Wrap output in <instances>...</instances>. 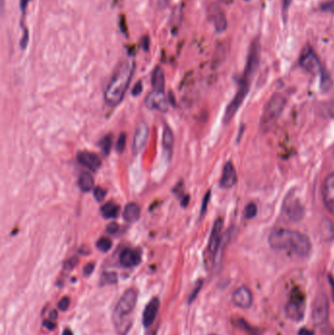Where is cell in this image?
<instances>
[{
	"label": "cell",
	"mask_w": 334,
	"mask_h": 335,
	"mask_svg": "<svg viewBox=\"0 0 334 335\" xmlns=\"http://www.w3.org/2000/svg\"><path fill=\"white\" fill-rule=\"evenodd\" d=\"M269 246L276 251H287L300 258H306L312 251V243L309 237L296 230L278 228L268 236Z\"/></svg>",
	"instance_id": "1"
},
{
	"label": "cell",
	"mask_w": 334,
	"mask_h": 335,
	"mask_svg": "<svg viewBox=\"0 0 334 335\" xmlns=\"http://www.w3.org/2000/svg\"><path fill=\"white\" fill-rule=\"evenodd\" d=\"M134 71L133 60L123 61L116 69L104 93L105 101L110 106H117L123 100Z\"/></svg>",
	"instance_id": "2"
},
{
	"label": "cell",
	"mask_w": 334,
	"mask_h": 335,
	"mask_svg": "<svg viewBox=\"0 0 334 335\" xmlns=\"http://www.w3.org/2000/svg\"><path fill=\"white\" fill-rule=\"evenodd\" d=\"M137 290L128 289L120 298L114 311V324L119 335H126L132 326V314L137 302Z\"/></svg>",
	"instance_id": "3"
},
{
	"label": "cell",
	"mask_w": 334,
	"mask_h": 335,
	"mask_svg": "<svg viewBox=\"0 0 334 335\" xmlns=\"http://www.w3.org/2000/svg\"><path fill=\"white\" fill-rule=\"evenodd\" d=\"M286 105L283 95L274 94L267 102L261 117V129L263 132L269 131L276 123Z\"/></svg>",
	"instance_id": "4"
},
{
	"label": "cell",
	"mask_w": 334,
	"mask_h": 335,
	"mask_svg": "<svg viewBox=\"0 0 334 335\" xmlns=\"http://www.w3.org/2000/svg\"><path fill=\"white\" fill-rule=\"evenodd\" d=\"M254 74H255L254 73H252L250 71L244 70V73L242 74V77H241L240 82H239L238 90H237L233 99L228 104V106L226 107L225 112H224L223 119L224 124H228L231 121V119L235 116L236 112L238 111V109L242 105L243 101L245 100V98H246V96H247V94L250 90L251 80H252V77H253Z\"/></svg>",
	"instance_id": "5"
},
{
	"label": "cell",
	"mask_w": 334,
	"mask_h": 335,
	"mask_svg": "<svg viewBox=\"0 0 334 335\" xmlns=\"http://www.w3.org/2000/svg\"><path fill=\"white\" fill-rule=\"evenodd\" d=\"M306 311V302L303 293L299 290H293L285 306L286 317L292 322L299 323L303 320Z\"/></svg>",
	"instance_id": "6"
},
{
	"label": "cell",
	"mask_w": 334,
	"mask_h": 335,
	"mask_svg": "<svg viewBox=\"0 0 334 335\" xmlns=\"http://www.w3.org/2000/svg\"><path fill=\"white\" fill-rule=\"evenodd\" d=\"M330 316L329 299L325 294L318 295L312 306V321L315 326L322 327L328 323Z\"/></svg>",
	"instance_id": "7"
},
{
	"label": "cell",
	"mask_w": 334,
	"mask_h": 335,
	"mask_svg": "<svg viewBox=\"0 0 334 335\" xmlns=\"http://www.w3.org/2000/svg\"><path fill=\"white\" fill-rule=\"evenodd\" d=\"M299 65L303 70L311 74H321L324 70L318 54L311 46H307L302 51Z\"/></svg>",
	"instance_id": "8"
},
{
	"label": "cell",
	"mask_w": 334,
	"mask_h": 335,
	"mask_svg": "<svg viewBox=\"0 0 334 335\" xmlns=\"http://www.w3.org/2000/svg\"><path fill=\"white\" fill-rule=\"evenodd\" d=\"M282 213L287 220L298 223L302 221L305 216V207L298 197L289 194L284 199L282 205Z\"/></svg>",
	"instance_id": "9"
},
{
	"label": "cell",
	"mask_w": 334,
	"mask_h": 335,
	"mask_svg": "<svg viewBox=\"0 0 334 335\" xmlns=\"http://www.w3.org/2000/svg\"><path fill=\"white\" fill-rule=\"evenodd\" d=\"M223 227V221L222 218H219L216 220V222L213 225L209 243H208V250L209 253L215 258L218 257L219 252L221 251L222 247V230Z\"/></svg>",
	"instance_id": "10"
},
{
	"label": "cell",
	"mask_w": 334,
	"mask_h": 335,
	"mask_svg": "<svg viewBox=\"0 0 334 335\" xmlns=\"http://www.w3.org/2000/svg\"><path fill=\"white\" fill-rule=\"evenodd\" d=\"M232 303L240 309H249L253 304V294L247 286H240L232 293Z\"/></svg>",
	"instance_id": "11"
},
{
	"label": "cell",
	"mask_w": 334,
	"mask_h": 335,
	"mask_svg": "<svg viewBox=\"0 0 334 335\" xmlns=\"http://www.w3.org/2000/svg\"><path fill=\"white\" fill-rule=\"evenodd\" d=\"M145 105L147 108L152 110H157L162 113L168 111V101L164 91H151L145 98Z\"/></svg>",
	"instance_id": "12"
},
{
	"label": "cell",
	"mask_w": 334,
	"mask_h": 335,
	"mask_svg": "<svg viewBox=\"0 0 334 335\" xmlns=\"http://www.w3.org/2000/svg\"><path fill=\"white\" fill-rule=\"evenodd\" d=\"M208 14L217 32L223 33L226 30L227 21L223 9L218 4H212L208 9Z\"/></svg>",
	"instance_id": "13"
},
{
	"label": "cell",
	"mask_w": 334,
	"mask_h": 335,
	"mask_svg": "<svg viewBox=\"0 0 334 335\" xmlns=\"http://www.w3.org/2000/svg\"><path fill=\"white\" fill-rule=\"evenodd\" d=\"M323 198L327 209L334 215V173L328 176L324 182Z\"/></svg>",
	"instance_id": "14"
},
{
	"label": "cell",
	"mask_w": 334,
	"mask_h": 335,
	"mask_svg": "<svg viewBox=\"0 0 334 335\" xmlns=\"http://www.w3.org/2000/svg\"><path fill=\"white\" fill-rule=\"evenodd\" d=\"M76 160L80 165L89 169L90 171H96L101 166V159L96 154L87 151L78 152L76 155Z\"/></svg>",
	"instance_id": "15"
},
{
	"label": "cell",
	"mask_w": 334,
	"mask_h": 335,
	"mask_svg": "<svg viewBox=\"0 0 334 335\" xmlns=\"http://www.w3.org/2000/svg\"><path fill=\"white\" fill-rule=\"evenodd\" d=\"M148 136V127L146 123L141 122L134 133V140H133V148L135 153H138L144 148Z\"/></svg>",
	"instance_id": "16"
},
{
	"label": "cell",
	"mask_w": 334,
	"mask_h": 335,
	"mask_svg": "<svg viewBox=\"0 0 334 335\" xmlns=\"http://www.w3.org/2000/svg\"><path fill=\"white\" fill-rule=\"evenodd\" d=\"M237 183V173L231 162H227L223 169L220 186L224 189H229Z\"/></svg>",
	"instance_id": "17"
},
{
	"label": "cell",
	"mask_w": 334,
	"mask_h": 335,
	"mask_svg": "<svg viewBox=\"0 0 334 335\" xmlns=\"http://www.w3.org/2000/svg\"><path fill=\"white\" fill-rule=\"evenodd\" d=\"M159 307H160V301L158 297H153L149 301L148 304L146 305L144 309L143 317H142V323L145 328H149L155 322V319L159 311Z\"/></svg>",
	"instance_id": "18"
},
{
	"label": "cell",
	"mask_w": 334,
	"mask_h": 335,
	"mask_svg": "<svg viewBox=\"0 0 334 335\" xmlns=\"http://www.w3.org/2000/svg\"><path fill=\"white\" fill-rule=\"evenodd\" d=\"M140 262H141V254L138 250L127 248L120 255V264L125 268L135 267Z\"/></svg>",
	"instance_id": "19"
},
{
	"label": "cell",
	"mask_w": 334,
	"mask_h": 335,
	"mask_svg": "<svg viewBox=\"0 0 334 335\" xmlns=\"http://www.w3.org/2000/svg\"><path fill=\"white\" fill-rule=\"evenodd\" d=\"M174 144H175L174 134L172 130L168 126H166L164 127V130H163V147L165 151V155L167 156V159H170L173 155Z\"/></svg>",
	"instance_id": "20"
},
{
	"label": "cell",
	"mask_w": 334,
	"mask_h": 335,
	"mask_svg": "<svg viewBox=\"0 0 334 335\" xmlns=\"http://www.w3.org/2000/svg\"><path fill=\"white\" fill-rule=\"evenodd\" d=\"M124 219L129 223H134L139 219L140 208L136 203H129L124 210Z\"/></svg>",
	"instance_id": "21"
},
{
	"label": "cell",
	"mask_w": 334,
	"mask_h": 335,
	"mask_svg": "<svg viewBox=\"0 0 334 335\" xmlns=\"http://www.w3.org/2000/svg\"><path fill=\"white\" fill-rule=\"evenodd\" d=\"M151 83L153 86V90L158 91H164L165 88V74L161 67L155 68V70L152 73L151 77Z\"/></svg>",
	"instance_id": "22"
},
{
	"label": "cell",
	"mask_w": 334,
	"mask_h": 335,
	"mask_svg": "<svg viewBox=\"0 0 334 335\" xmlns=\"http://www.w3.org/2000/svg\"><path fill=\"white\" fill-rule=\"evenodd\" d=\"M78 187L83 192H89L94 187V180L88 173H82L78 178Z\"/></svg>",
	"instance_id": "23"
},
{
	"label": "cell",
	"mask_w": 334,
	"mask_h": 335,
	"mask_svg": "<svg viewBox=\"0 0 334 335\" xmlns=\"http://www.w3.org/2000/svg\"><path fill=\"white\" fill-rule=\"evenodd\" d=\"M321 233L326 241L334 239V224L331 220L325 219L321 224Z\"/></svg>",
	"instance_id": "24"
},
{
	"label": "cell",
	"mask_w": 334,
	"mask_h": 335,
	"mask_svg": "<svg viewBox=\"0 0 334 335\" xmlns=\"http://www.w3.org/2000/svg\"><path fill=\"white\" fill-rule=\"evenodd\" d=\"M120 211V207L119 205L113 203V202H108L106 204H104L101 208V213L102 216L105 219H112V218H116L119 214Z\"/></svg>",
	"instance_id": "25"
},
{
	"label": "cell",
	"mask_w": 334,
	"mask_h": 335,
	"mask_svg": "<svg viewBox=\"0 0 334 335\" xmlns=\"http://www.w3.org/2000/svg\"><path fill=\"white\" fill-rule=\"evenodd\" d=\"M320 112L326 118H334V94L330 99L322 103Z\"/></svg>",
	"instance_id": "26"
},
{
	"label": "cell",
	"mask_w": 334,
	"mask_h": 335,
	"mask_svg": "<svg viewBox=\"0 0 334 335\" xmlns=\"http://www.w3.org/2000/svg\"><path fill=\"white\" fill-rule=\"evenodd\" d=\"M333 84H334V81H333L331 74H329L327 70L324 69L321 74V88L324 91H328L332 88Z\"/></svg>",
	"instance_id": "27"
},
{
	"label": "cell",
	"mask_w": 334,
	"mask_h": 335,
	"mask_svg": "<svg viewBox=\"0 0 334 335\" xmlns=\"http://www.w3.org/2000/svg\"><path fill=\"white\" fill-rule=\"evenodd\" d=\"M257 212H258L257 205H256L255 203H249V204L245 207L244 212H243V215H244V218H245V219L251 220V219H253L254 217H256Z\"/></svg>",
	"instance_id": "28"
},
{
	"label": "cell",
	"mask_w": 334,
	"mask_h": 335,
	"mask_svg": "<svg viewBox=\"0 0 334 335\" xmlns=\"http://www.w3.org/2000/svg\"><path fill=\"white\" fill-rule=\"evenodd\" d=\"M97 248L102 252H108L112 247V241L110 238L107 237H101L97 241Z\"/></svg>",
	"instance_id": "29"
},
{
	"label": "cell",
	"mask_w": 334,
	"mask_h": 335,
	"mask_svg": "<svg viewBox=\"0 0 334 335\" xmlns=\"http://www.w3.org/2000/svg\"><path fill=\"white\" fill-rule=\"evenodd\" d=\"M100 147L102 149V151L104 152L105 155H108L110 153V150L112 147V136L111 135H105L99 142Z\"/></svg>",
	"instance_id": "30"
},
{
	"label": "cell",
	"mask_w": 334,
	"mask_h": 335,
	"mask_svg": "<svg viewBox=\"0 0 334 335\" xmlns=\"http://www.w3.org/2000/svg\"><path fill=\"white\" fill-rule=\"evenodd\" d=\"M118 281V276L115 272H105L101 277V283L104 284H115Z\"/></svg>",
	"instance_id": "31"
},
{
	"label": "cell",
	"mask_w": 334,
	"mask_h": 335,
	"mask_svg": "<svg viewBox=\"0 0 334 335\" xmlns=\"http://www.w3.org/2000/svg\"><path fill=\"white\" fill-rule=\"evenodd\" d=\"M126 143H127V134H121L120 136H119V138H118V141H117V146H116L117 151L120 152V153H122L125 150Z\"/></svg>",
	"instance_id": "32"
},
{
	"label": "cell",
	"mask_w": 334,
	"mask_h": 335,
	"mask_svg": "<svg viewBox=\"0 0 334 335\" xmlns=\"http://www.w3.org/2000/svg\"><path fill=\"white\" fill-rule=\"evenodd\" d=\"M293 0H282V16H283V21L286 22L288 10L292 4Z\"/></svg>",
	"instance_id": "33"
},
{
	"label": "cell",
	"mask_w": 334,
	"mask_h": 335,
	"mask_svg": "<svg viewBox=\"0 0 334 335\" xmlns=\"http://www.w3.org/2000/svg\"><path fill=\"white\" fill-rule=\"evenodd\" d=\"M106 196V191L101 187H96L94 189V197L98 202H101Z\"/></svg>",
	"instance_id": "34"
},
{
	"label": "cell",
	"mask_w": 334,
	"mask_h": 335,
	"mask_svg": "<svg viewBox=\"0 0 334 335\" xmlns=\"http://www.w3.org/2000/svg\"><path fill=\"white\" fill-rule=\"evenodd\" d=\"M202 284H203L202 280H199V282H198L197 285L194 287V290L192 291V293H191L190 296H189L188 303H191V302L196 298V296L198 295V293H199V291H200V289H201V287H202Z\"/></svg>",
	"instance_id": "35"
},
{
	"label": "cell",
	"mask_w": 334,
	"mask_h": 335,
	"mask_svg": "<svg viewBox=\"0 0 334 335\" xmlns=\"http://www.w3.org/2000/svg\"><path fill=\"white\" fill-rule=\"evenodd\" d=\"M70 306V299L68 297L62 298L58 304V307L61 311H66Z\"/></svg>",
	"instance_id": "36"
},
{
	"label": "cell",
	"mask_w": 334,
	"mask_h": 335,
	"mask_svg": "<svg viewBox=\"0 0 334 335\" xmlns=\"http://www.w3.org/2000/svg\"><path fill=\"white\" fill-rule=\"evenodd\" d=\"M141 91H142V81L139 80V81L136 82L135 85L134 86V89H133L132 93H133L134 96H138V95L141 93Z\"/></svg>",
	"instance_id": "37"
},
{
	"label": "cell",
	"mask_w": 334,
	"mask_h": 335,
	"mask_svg": "<svg viewBox=\"0 0 334 335\" xmlns=\"http://www.w3.org/2000/svg\"><path fill=\"white\" fill-rule=\"evenodd\" d=\"M119 229H120V226H119L118 223H111L110 224H108V226H107V232L110 233L112 235L117 234Z\"/></svg>",
	"instance_id": "38"
},
{
	"label": "cell",
	"mask_w": 334,
	"mask_h": 335,
	"mask_svg": "<svg viewBox=\"0 0 334 335\" xmlns=\"http://www.w3.org/2000/svg\"><path fill=\"white\" fill-rule=\"evenodd\" d=\"M152 2H153V5L156 8L163 9V8H165L168 5L169 0H152Z\"/></svg>",
	"instance_id": "39"
},
{
	"label": "cell",
	"mask_w": 334,
	"mask_h": 335,
	"mask_svg": "<svg viewBox=\"0 0 334 335\" xmlns=\"http://www.w3.org/2000/svg\"><path fill=\"white\" fill-rule=\"evenodd\" d=\"M28 42H29V32L28 30H25V35L22 37V40H21V47L23 49H25L28 45Z\"/></svg>",
	"instance_id": "40"
},
{
	"label": "cell",
	"mask_w": 334,
	"mask_h": 335,
	"mask_svg": "<svg viewBox=\"0 0 334 335\" xmlns=\"http://www.w3.org/2000/svg\"><path fill=\"white\" fill-rule=\"evenodd\" d=\"M76 263H77V259H76L75 257L71 258L70 260H68L67 262H66V263H65V268L72 269V268H74V266L76 265Z\"/></svg>",
	"instance_id": "41"
},
{
	"label": "cell",
	"mask_w": 334,
	"mask_h": 335,
	"mask_svg": "<svg viewBox=\"0 0 334 335\" xmlns=\"http://www.w3.org/2000/svg\"><path fill=\"white\" fill-rule=\"evenodd\" d=\"M93 269H94V264L89 263V264H87V265L84 267V268H83V273H84L85 275H89V274H91V272L93 271Z\"/></svg>",
	"instance_id": "42"
},
{
	"label": "cell",
	"mask_w": 334,
	"mask_h": 335,
	"mask_svg": "<svg viewBox=\"0 0 334 335\" xmlns=\"http://www.w3.org/2000/svg\"><path fill=\"white\" fill-rule=\"evenodd\" d=\"M209 197H210V192H208L204 198V201H203V204H202V209H201V216H203V214L205 213L206 211V207H207V203L209 201Z\"/></svg>",
	"instance_id": "43"
},
{
	"label": "cell",
	"mask_w": 334,
	"mask_h": 335,
	"mask_svg": "<svg viewBox=\"0 0 334 335\" xmlns=\"http://www.w3.org/2000/svg\"><path fill=\"white\" fill-rule=\"evenodd\" d=\"M149 44H150V40H149L148 37H145L144 38H142V46H143L145 51H148Z\"/></svg>",
	"instance_id": "44"
},
{
	"label": "cell",
	"mask_w": 334,
	"mask_h": 335,
	"mask_svg": "<svg viewBox=\"0 0 334 335\" xmlns=\"http://www.w3.org/2000/svg\"><path fill=\"white\" fill-rule=\"evenodd\" d=\"M43 325H44V327H46V328H47L48 330H50V331H52V330L55 329V324L52 323L51 321H45Z\"/></svg>",
	"instance_id": "45"
},
{
	"label": "cell",
	"mask_w": 334,
	"mask_h": 335,
	"mask_svg": "<svg viewBox=\"0 0 334 335\" xmlns=\"http://www.w3.org/2000/svg\"><path fill=\"white\" fill-rule=\"evenodd\" d=\"M329 280H330V285H331V289H332V297L334 301V278L332 275H330Z\"/></svg>",
	"instance_id": "46"
},
{
	"label": "cell",
	"mask_w": 334,
	"mask_h": 335,
	"mask_svg": "<svg viewBox=\"0 0 334 335\" xmlns=\"http://www.w3.org/2000/svg\"><path fill=\"white\" fill-rule=\"evenodd\" d=\"M31 0H21L20 1V7H21V10L23 11V12H25V10H26V8H27V5H28V3L30 2Z\"/></svg>",
	"instance_id": "47"
},
{
	"label": "cell",
	"mask_w": 334,
	"mask_h": 335,
	"mask_svg": "<svg viewBox=\"0 0 334 335\" xmlns=\"http://www.w3.org/2000/svg\"><path fill=\"white\" fill-rule=\"evenodd\" d=\"M298 335H314V334H313V332H311L310 330L304 328V329L300 330V332H299Z\"/></svg>",
	"instance_id": "48"
},
{
	"label": "cell",
	"mask_w": 334,
	"mask_h": 335,
	"mask_svg": "<svg viewBox=\"0 0 334 335\" xmlns=\"http://www.w3.org/2000/svg\"><path fill=\"white\" fill-rule=\"evenodd\" d=\"M58 318V314H57V312L56 311H51V313H50V319L52 320V321H55L56 319Z\"/></svg>",
	"instance_id": "49"
},
{
	"label": "cell",
	"mask_w": 334,
	"mask_h": 335,
	"mask_svg": "<svg viewBox=\"0 0 334 335\" xmlns=\"http://www.w3.org/2000/svg\"><path fill=\"white\" fill-rule=\"evenodd\" d=\"M188 203H189V196L184 197V199H183V201H182V205H183L184 207H186V206L188 205Z\"/></svg>",
	"instance_id": "50"
},
{
	"label": "cell",
	"mask_w": 334,
	"mask_h": 335,
	"mask_svg": "<svg viewBox=\"0 0 334 335\" xmlns=\"http://www.w3.org/2000/svg\"><path fill=\"white\" fill-rule=\"evenodd\" d=\"M62 335H73V333H72V331L71 330H69V329H66L64 332H63V334H62Z\"/></svg>",
	"instance_id": "51"
},
{
	"label": "cell",
	"mask_w": 334,
	"mask_h": 335,
	"mask_svg": "<svg viewBox=\"0 0 334 335\" xmlns=\"http://www.w3.org/2000/svg\"><path fill=\"white\" fill-rule=\"evenodd\" d=\"M221 1L225 4H230L232 2V0H221Z\"/></svg>",
	"instance_id": "52"
},
{
	"label": "cell",
	"mask_w": 334,
	"mask_h": 335,
	"mask_svg": "<svg viewBox=\"0 0 334 335\" xmlns=\"http://www.w3.org/2000/svg\"><path fill=\"white\" fill-rule=\"evenodd\" d=\"M246 1H249V0H246Z\"/></svg>",
	"instance_id": "53"
}]
</instances>
